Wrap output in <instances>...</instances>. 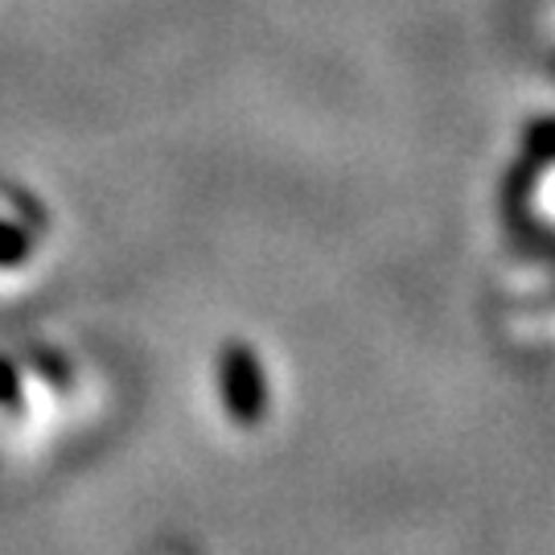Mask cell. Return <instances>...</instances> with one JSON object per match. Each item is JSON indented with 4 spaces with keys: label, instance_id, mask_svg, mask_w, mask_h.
<instances>
[{
    "label": "cell",
    "instance_id": "obj_1",
    "mask_svg": "<svg viewBox=\"0 0 555 555\" xmlns=\"http://www.w3.org/2000/svg\"><path fill=\"white\" fill-rule=\"evenodd\" d=\"M222 403L235 424H259L268 408V387L256 354L247 346H227L222 354Z\"/></svg>",
    "mask_w": 555,
    "mask_h": 555
},
{
    "label": "cell",
    "instance_id": "obj_2",
    "mask_svg": "<svg viewBox=\"0 0 555 555\" xmlns=\"http://www.w3.org/2000/svg\"><path fill=\"white\" fill-rule=\"evenodd\" d=\"M21 396V378L9 362H0V403H17Z\"/></svg>",
    "mask_w": 555,
    "mask_h": 555
}]
</instances>
